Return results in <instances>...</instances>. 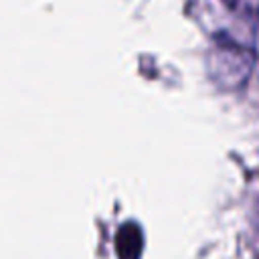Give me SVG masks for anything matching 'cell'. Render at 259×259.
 <instances>
[{"label": "cell", "mask_w": 259, "mask_h": 259, "mask_svg": "<svg viewBox=\"0 0 259 259\" xmlns=\"http://www.w3.org/2000/svg\"><path fill=\"white\" fill-rule=\"evenodd\" d=\"M255 65V53L237 45L231 38L214 40V49L210 53V75L212 79L227 87H241L251 75Z\"/></svg>", "instance_id": "1"}, {"label": "cell", "mask_w": 259, "mask_h": 259, "mask_svg": "<svg viewBox=\"0 0 259 259\" xmlns=\"http://www.w3.org/2000/svg\"><path fill=\"white\" fill-rule=\"evenodd\" d=\"M115 245H117V255L119 259H140L142 255V231L136 223H125L115 237Z\"/></svg>", "instance_id": "2"}]
</instances>
